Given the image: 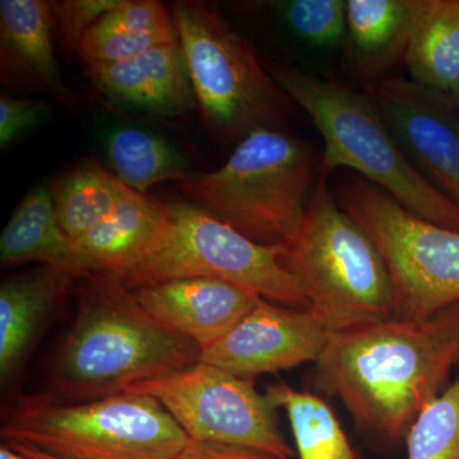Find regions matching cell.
Instances as JSON below:
<instances>
[{"instance_id": "603a6c76", "label": "cell", "mask_w": 459, "mask_h": 459, "mask_svg": "<svg viewBox=\"0 0 459 459\" xmlns=\"http://www.w3.org/2000/svg\"><path fill=\"white\" fill-rule=\"evenodd\" d=\"M265 394L285 411L300 459H359L336 413L322 397L285 382L268 385Z\"/></svg>"}, {"instance_id": "d4e9b609", "label": "cell", "mask_w": 459, "mask_h": 459, "mask_svg": "<svg viewBox=\"0 0 459 459\" xmlns=\"http://www.w3.org/2000/svg\"><path fill=\"white\" fill-rule=\"evenodd\" d=\"M404 442L407 459H459V379L420 413Z\"/></svg>"}, {"instance_id": "f546056e", "label": "cell", "mask_w": 459, "mask_h": 459, "mask_svg": "<svg viewBox=\"0 0 459 459\" xmlns=\"http://www.w3.org/2000/svg\"><path fill=\"white\" fill-rule=\"evenodd\" d=\"M8 446H11L12 448L16 449L18 453H21V455H25V457L29 459H63L54 457V455H48V453L39 451V449L32 448V446H17V444H8Z\"/></svg>"}, {"instance_id": "484cf974", "label": "cell", "mask_w": 459, "mask_h": 459, "mask_svg": "<svg viewBox=\"0 0 459 459\" xmlns=\"http://www.w3.org/2000/svg\"><path fill=\"white\" fill-rule=\"evenodd\" d=\"M272 5L290 33L313 49H334L346 39L347 5L342 0H289Z\"/></svg>"}, {"instance_id": "cb8c5ba5", "label": "cell", "mask_w": 459, "mask_h": 459, "mask_svg": "<svg viewBox=\"0 0 459 459\" xmlns=\"http://www.w3.org/2000/svg\"><path fill=\"white\" fill-rule=\"evenodd\" d=\"M108 157L117 178L129 189L146 195L162 181L178 183L192 177L188 162L179 151L153 133L126 126L108 138Z\"/></svg>"}, {"instance_id": "d6a6232c", "label": "cell", "mask_w": 459, "mask_h": 459, "mask_svg": "<svg viewBox=\"0 0 459 459\" xmlns=\"http://www.w3.org/2000/svg\"><path fill=\"white\" fill-rule=\"evenodd\" d=\"M458 362H459V358H458Z\"/></svg>"}, {"instance_id": "1f68e13d", "label": "cell", "mask_w": 459, "mask_h": 459, "mask_svg": "<svg viewBox=\"0 0 459 459\" xmlns=\"http://www.w3.org/2000/svg\"><path fill=\"white\" fill-rule=\"evenodd\" d=\"M446 99H448L449 101L452 102L453 107L459 111V81L458 83L455 84V89L451 91V93L446 95Z\"/></svg>"}, {"instance_id": "9c48e42d", "label": "cell", "mask_w": 459, "mask_h": 459, "mask_svg": "<svg viewBox=\"0 0 459 459\" xmlns=\"http://www.w3.org/2000/svg\"><path fill=\"white\" fill-rule=\"evenodd\" d=\"M338 202L385 258L394 318L425 319L459 304V231L411 212L359 175L341 181Z\"/></svg>"}, {"instance_id": "e0dca14e", "label": "cell", "mask_w": 459, "mask_h": 459, "mask_svg": "<svg viewBox=\"0 0 459 459\" xmlns=\"http://www.w3.org/2000/svg\"><path fill=\"white\" fill-rule=\"evenodd\" d=\"M92 83L124 107L178 117L197 107L179 40L113 65L84 66Z\"/></svg>"}, {"instance_id": "ffe728a7", "label": "cell", "mask_w": 459, "mask_h": 459, "mask_svg": "<svg viewBox=\"0 0 459 459\" xmlns=\"http://www.w3.org/2000/svg\"><path fill=\"white\" fill-rule=\"evenodd\" d=\"M403 62L412 82L451 93L459 81V0H420Z\"/></svg>"}, {"instance_id": "2e32d148", "label": "cell", "mask_w": 459, "mask_h": 459, "mask_svg": "<svg viewBox=\"0 0 459 459\" xmlns=\"http://www.w3.org/2000/svg\"><path fill=\"white\" fill-rule=\"evenodd\" d=\"M171 229L168 204L126 188L101 222L72 241L75 267L82 276H119L161 247Z\"/></svg>"}, {"instance_id": "6da1fadb", "label": "cell", "mask_w": 459, "mask_h": 459, "mask_svg": "<svg viewBox=\"0 0 459 459\" xmlns=\"http://www.w3.org/2000/svg\"><path fill=\"white\" fill-rule=\"evenodd\" d=\"M459 358V304L425 319L392 318L329 337L316 383L343 402L374 446L395 448L437 400Z\"/></svg>"}, {"instance_id": "5bb4252c", "label": "cell", "mask_w": 459, "mask_h": 459, "mask_svg": "<svg viewBox=\"0 0 459 459\" xmlns=\"http://www.w3.org/2000/svg\"><path fill=\"white\" fill-rule=\"evenodd\" d=\"M56 22L50 2H0V80L21 92H40L66 107L74 93L63 81L56 56Z\"/></svg>"}, {"instance_id": "3957f363", "label": "cell", "mask_w": 459, "mask_h": 459, "mask_svg": "<svg viewBox=\"0 0 459 459\" xmlns=\"http://www.w3.org/2000/svg\"><path fill=\"white\" fill-rule=\"evenodd\" d=\"M267 71L322 134V174L350 169L411 212L459 231V204L411 161L370 96L291 65L273 63Z\"/></svg>"}, {"instance_id": "30bf717a", "label": "cell", "mask_w": 459, "mask_h": 459, "mask_svg": "<svg viewBox=\"0 0 459 459\" xmlns=\"http://www.w3.org/2000/svg\"><path fill=\"white\" fill-rule=\"evenodd\" d=\"M155 398L190 439L250 446L294 457L281 433L276 406L250 379L199 360L184 369L129 386Z\"/></svg>"}, {"instance_id": "5b68a950", "label": "cell", "mask_w": 459, "mask_h": 459, "mask_svg": "<svg viewBox=\"0 0 459 459\" xmlns=\"http://www.w3.org/2000/svg\"><path fill=\"white\" fill-rule=\"evenodd\" d=\"M320 161L307 142L281 128L238 141L228 161L179 184L192 204L265 246L286 244L303 222Z\"/></svg>"}, {"instance_id": "83f0119b", "label": "cell", "mask_w": 459, "mask_h": 459, "mask_svg": "<svg viewBox=\"0 0 459 459\" xmlns=\"http://www.w3.org/2000/svg\"><path fill=\"white\" fill-rule=\"evenodd\" d=\"M51 108L42 100L18 99L0 95V147L3 150L47 122Z\"/></svg>"}, {"instance_id": "ba28073f", "label": "cell", "mask_w": 459, "mask_h": 459, "mask_svg": "<svg viewBox=\"0 0 459 459\" xmlns=\"http://www.w3.org/2000/svg\"><path fill=\"white\" fill-rule=\"evenodd\" d=\"M168 205L172 229L165 243L113 279L129 290L171 280H219L271 303L309 309L298 280L283 267V244L256 243L192 202Z\"/></svg>"}, {"instance_id": "d6986e66", "label": "cell", "mask_w": 459, "mask_h": 459, "mask_svg": "<svg viewBox=\"0 0 459 459\" xmlns=\"http://www.w3.org/2000/svg\"><path fill=\"white\" fill-rule=\"evenodd\" d=\"M178 41L172 13L157 0H120L81 42L78 56L84 66L113 65L131 59L157 45Z\"/></svg>"}, {"instance_id": "f1b7e54d", "label": "cell", "mask_w": 459, "mask_h": 459, "mask_svg": "<svg viewBox=\"0 0 459 459\" xmlns=\"http://www.w3.org/2000/svg\"><path fill=\"white\" fill-rule=\"evenodd\" d=\"M170 459H285L250 446H234L190 439L178 455Z\"/></svg>"}, {"instance_id": "52a82bcc", "label": "cell", "mask_w": 459, "mask_h": 459, "mask_svg": "<svg viewBox=\"0 0 459 459\" xmlns=\"http://www.w3.org/2000/svg\"><path fill=\"white\" fill-rule=\"evenodd\" d=\"M171 13L205 126L230 141L280 128L294 101L259 62L252 44L208 3L177 2Z\"/></svg>"}, {"instance_id": "7402d4cb", "label": "cell", "mask_w": 459, "mask_h": 459, "mask_svg": "<svg viewBox=\"0 0 459 459\" xmlns=\"http://www.w3.org/2000/svg\"><path fill=\"white\" fill-rule=\"evenodd\" d=\"M128 186L95 160H84L50 186L60 228L69 240L83 237L119 204Z\"/></svg>"}, {"instance_id": "8fae6325", "label": "cell", "mask_w": 459, "mask_h": 459, "mask_svg": "<svg viewBox=\"0 0 459 459\" xmlns=\"http://www.w3.org/2000/svg\"><path fill=\"white\" fill-rule=\"evenodd\" d=\"M331 334L309 309L261 298L231 331L201 352V361L255 380L305 362L316 364Z\"/></svg>"}, {"instance_id": "44dd1931", "label": "cell", "mask_w": 459, "mask_h": 459, "mask_svg": "<svg viewBox=\"0 0 459 459\" xmlns=\"http://www.w3.org/2000/svg\"><path fill=\"white\" fill-rule=\"evenodd\" d=\"M29 263L77 268L71 240L57 221L53 193L48 186H35L27 193L0 237L3 268Z\"/></svg>"}, {"instance_id": "8992f818", "label": "cell", "mask_w": 459, "mask_h": 459, "mask_svg": "<svg viewBox=\"0 0 459 459\" xmlns=\"http://www.w3.org/2000/svg\"><path fill=\"white\" fill-rule=\"evenodd\" d=\"M0 435L63 459H170L189 440L155 398L129 392L78 403L23 395L8 407Z\"/></svg>"}, {"instance_id": "9a60e30c", "label": "cell", "mask_w": 459, "mask_h": 459, "mask_svg": "<svg viewBox=\"0 0 459 459\" xmlns=\"http://www.w3.org/2000/svg\"><path fill=\"white\" fill-rule=\"evenodd\" d=\"M80 277H82L81 272L69 265H38L2 281L0 382L3 388H9L21 376L42 332Z\"/></svg>"}, {"instance_id": "7a4b0ae2", "label": "cell", "mask_w": 459, "mask_h": 459, "mask_svg": "<svg viewBox=\"0 0 459 459\" xmlns=\"http://www.w3.org/2000/svg\"><path fill=\"white\" fill-rule=\"evenodd\" d=\"M75 292L74 319L54 362V400L78 403L124 394L201 360L197 343L148 316L120 281L84 274Z\"/></svg>"}, {"instance_id": "ac0fdd59", "label": "cell", "mask_w": 459, "mask_h": 459, "mask_svg": "<svg viewBox=\"0 0 459 459\" xmlns=\"http://www.w3.org/2000/svg\"><path fill=\"white\" fill-rule=\"evenodd\" d=\"M346 39L353 69L377 80L406 56L420 0H347Z\"/></svg>"}, {"instance_id": "4316f807", "label": "cell", "mask_w": 459, "mask_h": 459, "mask_svg": "<svg viewBox=\"0 0 459 459\" xmlns=\"http://www.w3.org/2000/svg\"><path fill=\"white\" fill-rule=\"evenodd\" d=\"M120 0H57L50 2L56 41L65 53H78L84 35L119 4Z\"/></svg>"}, {"instance_id": "277c9868", "label": "cell", "mask_w": 459, "mask_h": 459, "mask_svg": "<svg viewBox=\"0 0 459 459\" xmlns=\"http://www.w3.org/2000/svg\"><path fill=\"white\" fill-rule=\"evenodd\" d=\"M320 172L303 222L285 246L309 310L331 333L394 318L391 274L379 247L328 188Z\"/></svg>"}, {"instance_id": "4fadbf2b", "label": "cell", "mask_w": 459, "mask_h": 459, "mask_svg": "<svg viewBox=\"0 0 459 459\" xmlns=\"http://www.w3.org/2000/svg\"><path fill=\"white\" fill-rule=\"evenodd\" d=\"M142 309L201 352L225 336L258 303L259 296L212 279H181L132 290Z\"/></svg>"}, {"instance_id": "4dcf8cb0", "label": "cell", "mask_w": 459, "mask_h": 459, "mask_svg": "<svg viewBox=\"0 0 459 459\" xmlns=\"http://www.w3.org/2000/svg\"><path fill=\"white\" fill-rule=\"evenodd\" d=\"M0 459H29L25 455L18 453L16 449L12 448L8 444L3 443L0 446Z\"/></svg>"}, {"instance_id": "7c38bea8", "label": "cell", "mask_w": 459, "mask_h": 459, "mask_svg": "<svg viewBox=\"0 0 459 459\" xmlns=\"http://www.w3.org/2000/svg\"><path fill=\"white\" fill-rule=\"evenodd\" d=\"M370 98L404 152L459 204V111L446 96L404 78H385Z\"/></svg>"}]
</instances>
